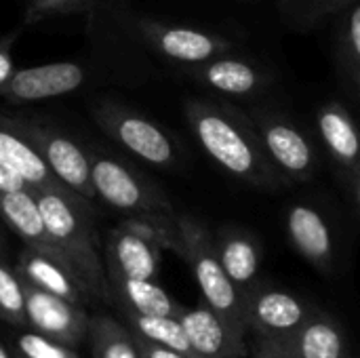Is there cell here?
Masks as SVG:
<instances>
[{"label":"cell","mask_w":360,"mask_h":358,"mask_svg":"<svg viewBox=\"0 0 360 358\" xmlns=\"http://www.w3.org/2000/svg\"><path fill=\"white\" fill-rule=\"evenodd\" d=\"M184 112L198 146L226 173L259 190L287 186L268 160L257 127L240 108L215 99H188Z\"/></svg>","instance_id":"1"},{"label":"cell","mask_w":360,"mask_h":358,"mask_svg":"<svg viewBox=\"0 0 360 358\" xmlns=\"http://www.w3.org/2000/svg\"><path fill=\"white\" fill-rule=\"evenodd\" d=\"M32 194L46 232L61 249L84 293H105L108 279L97 251V234L89 200L74 192L53 188H34Z\"/></svg>","instance_id":"2"},{"label":"cell","mask_w":360,"mask_h":358,"mask_svg":"<svg viewBox=\"0 0 360 358\" xmlns=\"http://www.w3.org/2000/svg\"><path fill=\"white\" fill-rule=\"evenodd\" d=\"M177 253L192 268L205 306H209L234 335L245 340V333L249 331L245 323V293L224 272L207 226L194 217L177 215Z\"/></svg>","instance_id":"3"},{"label":"cell","mask_w":360,"mask_h":358,"mask_svg":"<svg viewBox=\"0 0 360 358\" xmlns=\"http://www.w3.org/2000/svg\"><path fill=\"white\" fill-rule=\"evenodd\" d=\"M93 118L112 141L152 167L167 169L179 160L173 137L160 124L122 103L99 101L93 108Z\"/></svg>","instance_id":"4"},{"label":"cell","mask_w":360,"mask_h":358,"mask_svg":"<svg viewBox=\"0 0 360 358\" xmlns=\"http://www.w3.org/2000/svg\"><path fill=\"white\" fill-rule=\"evenodd\" d=\"M91 156V184L97 198H101L112 209L124 211L127 215L135 213H160L175 215V209L167 194L156 188L150 179L137 173L127 162H120L108 154H89Z\"/></svg>","instance_id":"5"},{"label":"cell","mask_w":360,"mask_h":358,"mask_svg":"<svg viewBox=\"0 0 360 358\" xmlns=\"http://www.w3.org/2000/svg\"><path fill=\"white\" fill-rule=\"evenodd\" d=\"M264 152L285 184H304L314 179L319 171V154L312 139L285 114L276 110H253Z\"/></svg>","instance_id":"6"},{"label":"cell","mask_w":360,"mask_h":358,"mask_svg":"<svg viewBox=\"0 0 360 358\" xmlns=\"http://www.w3.org/2000/svg\"><path fill=\"white\" fill-rule=\"evenodd\" d=\"M13 124L38 152L51 175L74 194L91 200L95 198L91 184V156L63 131L30 118H13Z\"/></svg>","instance_id":"7"},{"label":"cell","mask_w":360,"mask_h":358,"mask_svg":"<svg viewBox=\"0 0 360 358\" xmlns=\"http://www.w3.org/2000/svg\"><path fill=\"white\" fill-rule=\"evenodd\" d=\"M133 30L158 57L184 68L198 65L217 55L232 53L234 49V42L217 32L179 23H162L148 17L135 19Z\"/></svg>","instance_id":"8"},{"label":"cell","mask_w":360,"mask_h":358,"mask_svg":"<svg viewBox=\"0 0 360 358\" xmlns=\"http://www.w3.org/2000/svg\"><path fill=\"white\" fill-rule=\"evenodd\" d=\"M86 80V70L76 61H53L32 68H15L0 87V97L11 103H34L78 91Z\"/></svg>","instance_id":"9"},{"label":"cell","mask_w":360,"mask_h":358,"mask_svg":"<svg viewBox=\"0 0 360 358\" xmlns=\"http://www.w3.org/2000/svg\"><path fill=\"white\" fill-rule=\"evenodd\" d=\"M21 287L25 304V325L32 327L36 333H42L68 346H76L86 335L89 317L80 304L57 298L25 281H21Z\"/></svg>","instance_id":"10"},{"label":"cell","mask_w":360,"mask_h":358,"mask_svg":"<svg viewBox=\"0 0 360 358\" xmlns=\"http://www.w3.org/2000/svg\"><path fill=\"white\" fill-rule=\"evenodd\" d=\"M316 127H319V135H321L331 160L344 173V181L348 186L354 207H359V129H356V122H354L350 110L340 101H327L316 112Z\"/></svg>","instance_id":"11"},{"label":"cell","mask_w":360,"mask_h":358,"mask_svg":"<svg viewBox=\"0 0 360 358\" xmlns=\"http://www.w3.org/2000/svg\"><path fill=\"white\" fill-rule=\"evenodd\" d=\"M308 317V306L293 293L259 287L245 291V323L259 340L285 338L300 329Z\"/></svg>","instance_id":"12"},{"label":"cell","mask_w":360,"mask_h":358,"mask_svg":"<svg viewBox=\"0 0 360 358\" xmlns=\"http://www.w3.org/2000/svg\"><path fill=\"white\" fill-rule=\"evenodd\" d=\"M184 70L198 84L226 97H255L266 93L272 84V74L266 68L249 59L234 57L232 53L217 55Z\"/></svg>","instance_id":"13"},{"label":"cell","mask_w":360,"mask_h":358,"mask_svg":"<svg viewBox=\"0 0 360 358\" xmlns=\"http://www.w3.org/2000/svg\"><path fill=\"white\" fill-rule=\"evenodd\" d=\"M278 358H344L346 340L342 329L327 317L310 314L300 329L278 340L257 342Z\"/></svg>","instance_id":"14"},{"label":"cell","mask_w":360,"mask_h":358,"mask_svg":"<svg viewBox=\"0 0 360 358\" xmlns=\"http://www.w3.org/2000/svg\"><path fill=\"white\" fill-rule=\"evenodd\" d=\"M177 319L194 357L238 358L245 354V340L234 335L209 306L181 308Z\"/></svg>","instance_id":"15"},{"label":"cell","mask_w":360,"mask_h":358,"mask_svg":"<svg viewBox=\"0 0 360 358\" xmlns=\"http://www.w3.org/2000/svg\"><path fill=\"white\" fill-rule=\"evenodd\" d=\"M0 219L23 241L27 249L49 255L70 268L61 249L46 232V226L42 222V215L38 211V205L30 188L15 190V192H0Z\"/></svg>","instance_id":"16"},{"label":"cell","mask_w":360,"mask_h":358,"mask_svg":"<svg viewBox=\"0 0 360 358\" xmlns=\"http://www.w3.org/2000/svg\"><path fill=\"white\" fill-rule=\"evenodd\" d=\"M162 249L120 224L112 230L105 247L110 279H139L154 281L160 270Z\"/></svg>","instance_id":"17"},{"label":"cell","mask_w":360,"mask_h":358,"mask_svg":"<svg viewBox=\"0 0 360 358\" xmlns=\"http://www.w3.org/2000/svg\"><path fill=\"white\" fill-rule=\"evenodd\" d=\"M287 234L297 253L321 272H331L335 260L333 234L327 219L310 205H293L287 211Z\"/></svg>","instance_id":"18"},{"label":"cell","mask_w":360,"mask_h":358,"mask_svg":"<svg viewBox=\"0 0 360 358\" xmlns=\"http://www.w3.org/2000/svg\"><path fill=\"white\" fill-rule=\"evenodd\" d=\"M213 247L228 279L243 293L251 289L262 266L259 241L238 226H221L213 238Z\"/></svg>","instance_id":"19"},{"label":"cell","mask_w":360,"mask_h":358,"mask_svg":"<svg viewBox=\"0 0 360 358\" xmlns=\"http://www.w3.org/2000/svg\"><path fill=\"white\" fill-rule=\"evenodd\" d=\"M0 165L17 173L32 190L34 188H53L61 192H72L63 188L46 169L38 152L13 124L11 116L0 114Z\"/></svg>","instance_id":"20"},{"label":"cell","mask_w":360,"mask_h":358,"mask_svg":"<svg viewBox=\"0 0 360 358\" xmlns=\"http://www.w3.org/2000/svg\"><path fill=\"white\" fill-rule=\"evenodd\" d=\"M15 272L19 274L21 281H25L42 291H49V293L63 298L68 302H74V304L82 302L84 289L78 283V279L74 276V272L49 255H42V253L25 247L17 260Z\"/></svg>","instance_id":"21"},{"label":"cell","mask_w":360,"mask_h":358,"mask_svg":"<svg viewBox=\"0 0 360 358\" xmlns=\"http://www.w3.org/2000/svg\"><path fill=\"white\" fill-rule=\"evenodd\" d=\"M120 300L127 304L129 312L148 317H177L184 306H179L156 281L139 279H110Z\"/></svg>","instance_id":"22"},{"label":"cell","mask_w":360,"mask_h":358,"mask_svg":"<svg viewBox=\"0 0 360 358\" xmlns=\"http://www.w3.org/2000/svg\"><path fill=\"white\" fill-rule=\"evenodd\" d=\"M335 65L344 80V87L352 97H359L360 89V4L352 2L344 11V19L335 38Z\"/></svg>","instance_id":"23"},{"label":"cell","mask_w":360,"mask_h":358,"mask_svg":"<svg viewBox=\"0 0 360 358\" xmlns=\"http://www.w3.org/2000/svg\"><path fill=\"white\" fill-rule=\"evenodd\" d=\"M86 333L91 335L95 358H139L133 335L112 317L97 314L89 319Z\"/></svg>","instance_id":"24"},{"label":"cell","mask_w":360,"mask_h":358,"mask_svg":"<svg viewBox=\"0 0 360 358\" xmlns=\"http://www.w3.org/2000/svg\"><path fill=\"white\" fill-rule=\"evenodd\" d=\"M129 321L133 325L135 335H139V338H143V340H148L152 344H158V346L177 350L181 354L194 357V352H192V348L188 344V338L184 333V327H181L177 317H148V314L129 312Z\"/></svg>","instance_id":"25"},{"label":"cell","mask_w":360,"mask_h":358,"mask_svg":"<svg viewBox=\"0 0 360 358\" xmlns=\"http://www.w3.org/2000/svg\"><path fill=\"white\" fill-rule=\"evenodd\" d=\"M356 0H278L283 17L295 27H312L331 15L344 13Z\"/></svg>","instance_id":"26"},{"label":"cell","mask_w":360,"mask_h":358,"mask_svg":"<svg viewBox=\"0 0 360 358\" xmlns=\"http://www.w3.org/2000/svg\"><path fill=\"white\" fill-rule=\"evenodd\" d=\"M0 319L15 327H25V304H23L21 279L2 260H0Z\"/></svg>","instance_id":"27"},{"label":"cell","mask_w":360,"mask_h":358,"mask_svg":"<svg viewBox=\"0 0 360 358\" xmlns=\"http://www.w3.org/2000/svg\"><path fill=\"white\" fill-rule=\"evenodd\" d=\"M19 352L23 358H80L76 354L74 346L57 342L36 331H27L17 340Z\"/></svg>","instance_id":"28"},{"label":"cell","mask_w":360,"mask_h":358,"mask_svg":"<svg viewBox=\"0 0 360 358\" xmlns=\"http://www.w3.org/2000/svg\"><path fill=\"white\" fill-rule=\"evenodd\" d=\"M95 2L97 0H30L23 13V25H34L55 15L89 11Z\"/></svg>","instance_id":"29"},{"label":"cell","mask_w":360,"mask_h":358,"mask_svg":"<svg viewBox=\"0 0 360 358\" xmlns=\"http://www.w3.org/2000/svg\"><path fill=\"white\" fill-rule=\"evenodd\" d=\"M19 30H13L8 34H4L0 38V87L11 78V74L15 72V63H13V44L17 40Z\"/></svg>","instance_id":"30"},{"label":"cell","mask_w":360,"mask_h":358,"mask_svg":"<svg viewBox=\"0 0 360 358\" xmlns=\"http://www.w3.org/2000/svg\"><path fill=\"white\" fill-rule=\"evenodd\" d=\"M133 340H135V346H137V352L139 358H194L188 357V354H181L177 350H171V348H165V346H158V344H152L139 335L133 333Z\"/></svg>","instance_id":"31"},{"label":"cell","mask_w":360,"mask_h":358,"mask_svg":"<svg viewBox=\"0 0 360 358\" xmlns=\"http://www.w3.org/2000/svg\"><path fill=\"white\" fill-rule=\"evenodd\" d=\"M30 188L17 173H13L8 167L0 165V192H15V190H23Z\"/></svg>","instance_id":"32"},{"label":"cell","mask_w":360,"mask_h":358,"mask_svg":"<svg viewBox=\"0 0 360 358\" xmlns=\"http://www.w3.org/2000/svg\"><path fill=\"white\" fill-rule=\"evenodd\" d=\"M255 358H278L276 354H272V352H268L266 348H262L259 344L255 346Z\"/></svg>","instance_id":"33"},{"label":"cell","mask_w":360,"mask_h":358,"mask_svg":"<svg viewBox=\"0 0 360 358\" xmlns=\"http://www.w3.org/2000/svg\"><path fill=\"white\" fill-rule=\"evenodd\" d=\"M0 358H11L8 357V352H6V348H4V344L0 342Z\"/></svg>","instance_id":"34"}]
</instances>
